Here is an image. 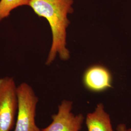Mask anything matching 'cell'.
<instances>
[{
    "mask_svg": "<svg viewBox=\"0 0 131 131\" xmlns=\"http://www.w3.org/2000/svg\"><path fill=\"white\" fill-rule=\"evenodd\" d=\"M85 123L88 131H114L103 103L98 104L94 111L87 115Z\"/></svg>",
    "mask_w": 131,
    "mask_h": 131,
    "instance_id": "obj_6",
    "label": "cell"
},
{
    "mask_svg": "<svg viewBox=\"0 0 131 131\" xmlns=\"http://www.w3.org/2000/svg\"><path fill=\"white\" fill-rule=\"evenodd\" d=\"M73 0H31L29 6L40 17L46 19L51 27L52 43L46 64L50 65L57 54L63 60L70 54L66 48L67 28L70 24L68 14L73 11Z\"/></svg>",
    "mask_w": 131,
    "mask_h": 131,
    "instance_id": "obj_1",
    "label": "cell"
},
{
    "mask_svg": "<svg viewBox=\"0 0 131 131\" xmlns=\"http://www.w3.org/2000/svg\"><path fill=\"white\" fill-rule=\"evenodd\" d=\"M72 103L63 100L58 106V111L52 116V122L41 131H79L84 120L82 114L75 115L71 112Z\"/></svg>",
    "mask_w": 131,
    "mask_h": 131,
    "instance_id": "obj_4",
    "label": "cell"
},
{
    "mask_svg": "<svg viewBox=\"0 0 131 131\" xmlns=\"http://www.w3.org/2000/svg\"><path fill=\"white\" fill-rule=\"evenodd\" d=\"M126 126L125 124L122 123L119 124L117 128V131H127Z\"/></svg>",
    "mask_w": 131,
    "mask_h": 131,
    "instance_id": "obj_8",
    "label": "cell"
},
{
    "mask_svg": "<svg viewBox=\"0 0 131 131\" xmlns=\"http://www.w3.org/2000/svg\"><path fill=\"white\" fill-rule=\"evenodd\" d=\"M127 131H131V128H129V129H127Z\"/></svg>",
    "mask_w": 131,
    "mask_h": 131,
    "instance_id": "obj_9",
    "label": "cell"
},
{
    "mask_svg": "<svg viewBox=\"0 0 131 131\" xmlns=\"http://www.w3.org/2000/svg\"><path fill=\"white\" fill-rule=\"evenodd\" d=\"M18 101L17 119L14 131H41L35 117L38 99L32 88L26 83L17 86Z\"/></svg>",
    "mask_w": 131,
    "mask_h": 131,
    "instance_id": "obj_2",
    "label": "cell"
},
{
    "mask_svg": "<svg viewBox=\"0 0 131 131\" xmlns=\"http://www.w3.org/2000/svg\"><path fill=\"white\" fill-rule=\"evenodd\" d=\"M112 75L107 69L103 66H92L84 72L83 82L89 90L99 92L112 88Z\"/></svg>",
    "mask_w": 131,
    "mask_h": 131,
    "instance_id": "obj_5",
    "label": "cell"
},
{
    "mask_svg": "<svg viewBox=\"0 0 131 131\" xmlns=\"http://www.w3.org/2000/svg\"><path fill=\"white\" fill-rule=\"evenodd\" d=\"M31 0H0V22L8 18L15 8L29 6Z\"/></svg>",
    "mask_w": 131,
    "mask_h": 131,
    "instance_id": "obj_7",
    "label": "cell"
},
{
    "mask_svg": "<svg viewBox=\"0 0 131 131\" xmlns=\"http://www.w3.org/2000/svg\"><path fill=\"white\" fill-rule=\"evenodd\" d=\"M17 86L13 77L0 78V131H10L18 111Z\"/></svg>",
    "mask_w": 131,
    "mask_h": 131,
    "instance_id": "obj_3",
    "label": "cell"
}]
</instances>
